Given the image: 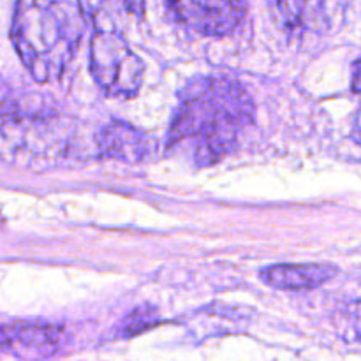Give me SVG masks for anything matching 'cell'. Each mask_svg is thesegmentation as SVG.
Segmentation results:
<instances>
[{
    "mask_svg": "<svg viewBox=\"0 0 361 361\" xmlns=\"http://www.w3.org/2000/svg\"><path fill=\"white\" fill-rule=\"evenodd\" d=\"M252 116V99L242 85L229 78H196L180 94L169 145L190 140L197 164H217L233 150Z\"/></svg>",
    "mask_w": 361,
    "mask_h": 361,
    "instance_id": "1",
    "label": "cell"
},
{
    "mask_svg": "<svg viewBox=\"0 0 361 361\" xmlns=\"http://www.w3.org/2000/svg\"><path fill=\"white\" fill-rule=\"evenodd\" d=\"M90 69L95 83L109 97H133L140 92L145 63L120 28L92 30Z\"/></svg>",
    "mask_w": 361,
    "mask_h": 361,
    "instance_id": "4",
    "label": "cell"
},
{
    "mask_svg": "<svg viewBox=\"0 0 361 361\" xmlns=\"http://www.w3.org/2000/svg\"><path fill=\"white\" fill-rule=\"evenodd\" d=\"M83 23L69 0H16L11 41L35 81L49 83L66 73L80 48Z\"/></svg>",
    "mask_w": 361,
    "mask_h": 361,
    "instance_id": "2",
    "label": "cell"
},
{
    "mask_svg": "<svg viewBox=\"0 0 361 361\" xmlns=\"http://www.w3.org/2000/svg\"><path fill=\"white\" fill-rule=\"evenodd\" d=\"M9 348H11L9 330H4V328H0V353H2L4 349H9Z\"/></svg>",
    "mask_w": 361,
    "mask_h": 361,
    "instance_id": "14",
    "label": "cell"
},
{
    "mask_svg": "<svg viewBox=\"0 0 361 361\" xmlns=\"http://www.w3.org/2000/svg\"><path fill=\"white\" fill-rule=\"evenodd\" d=\"M11 348L35 358H49L56 355L63 345V330L51 324H18L9 328Z\"/></svg>",
    "mask_w": 361,
    "mask_h": 361,
    "instance_id": "8",
    "label": "cell"
},
{
    "mask_svg": "<svg viewBox=\"0 0 361 361\" xmlns=\"http://www.w3.org/2000/svg\"><path fill=\"white\" fill-rule=\"evenodd\" d=\"M338 268L326 263L275 264L261 271V281L281 291H307L337 277Z\"/></svg>",
    "mask_w": 361,
    "mask_h": 361,
    "instance_id": "7",
    "label": "cell"
},
{
    "mask_svg": "<svg viewBox=\"0 0 361 361\" xmlns=\"http://www.w3.org/2000/svg\"><path fill=\"white\" fill-rule=\"evenodd\" d=\"M284 27L293 32H319L326 27L324 0H275Z\"/></svg>",
    "mask_w": 361,
    "mask_h": 361,
    "instance_id": "9",
    "label": "cell"
},
{
    "mask_svg": "<svg viewBox=\"0 0 361 361\" xmlns=\"http://www.w3.org/2000/svg\"><path fill=\"white\" fill-rule=\"evenodd\" d=\"M122 6L126 7L127 13H130L136 18H143L145 14V0H120Z\"/></svg>",
    "mask_w": 361,
    "mask_h": 361,
    "instance_id": "12",
    "label": "cell"
},
{
    "mask_svg": "<svg viewBox=\"0 0 361 361\" xmlns=\"http://www.w3.org/2000/svg\"><path fill=\"white\" fill-rule=\"evenodd\" d=\"M337 326L342 337L348 341H361V300L348 303L342 309Z\"/></svg>",
    "mask_w": 361,
    "mask_h": 361,
    "instance_id": "11",
    "label": "cell"
},
{
    "mask_svg": "<svg viewBox=\"0 0 361 361\" xmlns=\"http://www.w3.org/2000/svg\"><path fill=\"white\" fill-rule=\"evenodd\" d=\"M159 312L155 307L152 305H143L134 309L133 312L127 314L120 324L116 326L115 334L118 338H129L136 337V335L143 334V331L150 330V328L157 326L159 324Z\"/></svg>",
    "mask_w": 361,
    "mask_h": 361,
    "instance_id": "10",
    "label": "cell"
},
{
    "mask_svg": "<svg viewBox=\"0 0 361 361\" xmlns=\"http://www.w3.org/2000/svg\"><path fill=\"white\" fill-rule=\"evenodd\" d=\"M351 88L355 94H361V59L353 63V80Z\"/></svg>",
    "mask_w": 361,
    "mask_h": 361,
    "instance_id": "13",
    "label": "cell"
},
{
    "mask_svg": "<svg viewBox=\"0 0 361 361\" xmlns=\"http://www.w3.org/2000/svg\"><path fill=\"white\" fill-rule=\"evenodd\" d=\"M168 6L180 23L210 37L231 34L247 14L245 0H168Z\"/></svg>",
    "mask_w": 361,
    "mask_h": 361,
    "instance_id": "5",
    "label": "cell"
},
{
    "mask_svg": "<svg viewBox=\"0 0 361 361\" xmlns=\"http://www.w3.org/2000/svg\"><path fill=\"white\" fill-rule=\"evenodd\" d=\"M76 150V130L59 116L20 115L0 123V159L30 171L63 166Z\"/></svg>",
    "mask_w": 361,
    "mask_h": 361,
    "instance_id": "3",
    "label": "cell"
},
{
    "mask_svg": "<svg viewBox=\"0 0 361 361\" xmlns=\"http://www.w3.org/2000/svg\"><path fill=\"white\" fill-rule=\"evenodd\" d=\"M97 154L113 161L136 164L150 154V140L145 133L126 122H109L99 133Z\"/></svg>",
    "mask_w": 361,
    "mask_h": 361,
    "instance_id": "6",
    "label": "cell"
}]
</instances>
